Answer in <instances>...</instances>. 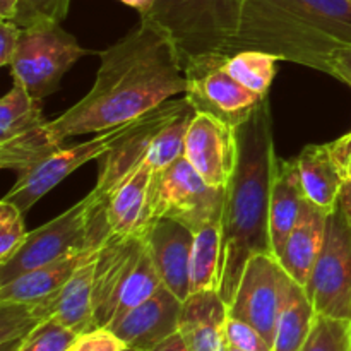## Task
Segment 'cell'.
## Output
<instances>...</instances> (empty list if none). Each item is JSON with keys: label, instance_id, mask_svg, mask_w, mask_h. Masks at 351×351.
I'll list each match as a JSON object with an SVG mask.
<instances>
[{"label": "cell", "instance_id": "1", "mask_svg": "<svg viewBox=\"0 0 351 351\" xmlns=\"http://www.w3.org/2000/svg\"><path fill=\"white\" fill-rule=\"evenodd\" d=\"M99 69L88 95L48 120L57 144L82 134H99L141 119L187 89L182 62L171 41L149 21L99 51Z\"/></svg>", "mask_w": 351, "mask_h": 351}, {"label": "cell", "instance_id": "2", "mask_svg": "<svg viewBox=\"0 0 351 351\" xmlns=\"http://www.w3.org/2000/svg\"><path fill=\"white\" fill-rule=\"evenodd\" d=\"M237 167L225 189L218 291L233 302L245 264L257 254H274L269 237L271 189L278 167L269 98L235 129Z\"/></svg>", "mask_w": 351, "mask_h": 351}, {"label": "cell", "instance_id": "3", "mask_svg": "<svg viewBox=\"0 0 351 351\" xmlns=\"http://www.w3.org/2000/svg\"><path fill=\"white\" fill-rule=\"evenodd\" d=\"M351 47V0H247L225 55L259 50L331 74V58Z\"/></svg>", "mask_w": 351, "mask_h": 351}, {"label": "cell", "instance_id": "4", "mask_svg": "<svg viewBox=\"0 0 351 351\" xmlns=\"http://www.w3.org/2000/svg\"><path fill=\"white\" fill-rule=\"evenodd\" d=\"M247 0H156L141 19L149 21L173 45L182 67L225 53L239 34Z\"/></svg>", "mask_w": 351, "mask_h": 351}, {"label": "cell", "instance_id": "5", "mask_svg": "<svg viewBox=\"0 0 351 351\" xmlns=\"http://www.w3.org/2000/svg\"><path fill=\"white\" fill-rule=\"evenodd\" d=\"M110 235L112 228L106 216V201L89 192L60 216L27 232L23 245L0 263V287L69 254L99 249Z\"/></svg>", "mask_w": 351, "mask_h": 351}, {"label": "cell", "instance_id": "6", "mask_svg": "<svg viewBox=\"0 0 351 351\" xmlns=\"http://www.w3.org/2000/svg\"><path fill=\"white\" fill-rule=\"evenodd\" d=\"M91 51L82 48L57 21H40L21 27V36L9 64L14 82L33 98L43 99L60 88V81L79 58Z\"/></svg>", "mask_w": 351, "mask_h": 351}, {"label": "cell", "instance_id": "7", "mask_svg": "<svg viewBox=\"0 0 351 351\" xmlns=\"http://www.w3.org/2000/svg\"><path fill=\"white\" fill-rule=\"evenodd\" d=\"M225 189L211 187L185 156L178 158L170 167L153 175L151 225L161 218H170L197 233L209 223L221 221Z\"/></svg>", "mask_w": 351, "mask_h": 351}, {"label": "cell", "instance_id": "8", "mask_svg": "<svg viewBox=\"0 0 351 351\" xmlns=\"http://www.w3.org/2000/svg\"><path fill=\"white\" fill-rule=\"evenodd\" d=\"M305 291L317 314L351 321V221L339 206L329 213L324 243Z\"/></svg>", "mask_w": 351, "mask_h": 351}, {"label": "cell", "instance_id": "9", "mask_svg": "<svg viewBox=\"0 0 351 351\" xmlns=\"http://www.w3.org/2000/svg\"><path fill=\"white\" fill-rule=\"evenodd\" d=\"M291 283L293 280L274 254H257L245 264L228 315L254 326L273 346Z\"/></svg>", "mask_w": 351, "mask_h": 351}, {"label": "cell", "instance_id": "10", "mask_svg": "<svg viewBox=\"0 0 351 351\" xmlns=\"http://www.w3.org/2000/svg\"><path fill=\"white\" fill-rule=\"evenodd\" d=\"M228 55L199 58L185 67V98L195 112H206L232 127L245 122L264 98L240 84L226 69Z\"/></svg>", "mask_w": 351, "mask_h": 351}, {"label": "cell", "instance_id": "11", "mask_svg": "<svg viewBox=\"0 0 351 351\" xmlns=\"http://www.w3.org/2000/svg\"><path fill=\"white\" fill-rule=\"evenodd\" d=\"M137 120L139 119L123 123V125L113 127V129L105 130V132L96 134L89 141L75 144V146L58 147L50 156L40 161L36 167L21 173L16 184L12 185V189L3 195V201L12 202L23 213L27 211L29 208H33L34 202L40 201L43 195H47L51 189L57 187L62 180H65L71 173H74L77 168H81L88 161L98 160L103 154L108 153L113 144L122 139L132 129Z\"/></svg>", "mask_w": 351, "mask_h": 351}, {"label": "cell", "instance_id": "12", "mask_svg": "<svg viewBox=\"0 0 351 351\" xmlns=\"http://www.w3.org/2000/svg\"><path fill=\"white\" fill-rule=\"evenodd\" d=\"M185 105H187L185 96L171 101L168 99L153 112L141 117L132 129L122 139L117 141L108 153L99 158L101 161H99L98 180L91 194L101 201H108V195L144 163L154 137L177 113L182 112Z\"/></svg>", "mask_w": 351, "mask_h": 351}, {"label": "cell", "instance_id": "13", "mask_svg": "<svg viewBox=\"0 0 351 351\" xmlns=\"http://www.w3.org/2000/svg\"><path fill=\"white\" fill-rule=\"evenodd\" d=\"M146 249L147 242L144 235L115 233H112L99 247L93 274L95 329H103L112 322L117 298Z\"/></svg>", "mask_w": 351, "mask_h": 351}, {"label": "cell", "instance_id": "14", "mask_svg": "<svg viewBox=\"0 0 351 351\" xmlns=\"http://www.w3.org/2000/svg\"><path fill=\"white\" fill-rule=\"evenodd\" d=\"M235 127L206 112H195L185 139V160L211 187L225 189L237 167Z\"/></svg>", "mask_w": 351, "mask_h": 351}, {"label": "cell", "instance_id": "15", "mask_svg": "<svg viewBox=\"0 0 351 351\" xmlns=\"http://www.w3.org/2000/svg\"><path fill=\"white\" fill-rule=\"evenodd\" d=\"M182 305L184 302L163 285L153 297L110 322L105 329L112 331L125 348L151 351L178 331Z\"/></svg>", "mask_w": 351, "mask_h": 351}, {"label": "cell", "instance_id": "16", "mask_svg": "<svg viewBox=\"0 0 351 351\" xmlns=\"http://www.w3.org/2000/svg\"><path fill=\"white\" fill-rule=\"evenodd\" d=\"M144 237L163 285L184 302L191 295L194 232L175 219L161 218L151 225Z\"/></svg>", "mask_w": 351, "mask_h": 351}, {"label": "cell", "instance_id": "17", "mask_svg": "<svg viewBox=\"0 0 351 351\" xmlns=\"http://www.w3.org/2000/svg\"><path fill=\"white\" fill-rule=\"evenodd\" d=\"M228 305L218 290H202L189 295L182 305L178 332L191 351H223Z\"/></svg>", "mask_w": 351, "mask_h": 351}, {"label": "cell", "instance_id": "18", "mask_svg": "<svg viewBox=\"0 0 351 351\" xmlns=\"http://www.w3.org/2000/svg\"><path fill=\"white\" fill-rule=\"evenodd\" d=\"M328 216L329 213L314 206L307 199L283 249L278 254V259L285 271L290 274L295 283L302 285L304 288L307 287L315 261L321 254Z\"/></svg>", "mask_w": 351, "mask_h": 351}, {"label": "cell", "instance_id": "19", "mask_svg": "<svg viewBox=\"0 0 351 351\" xmlns=\"http://www.w3.org/2000/svg\"><path fill=\"white\" fill-rule=\"evenodd\" d=\"M154 171L143 163L106 201V216L115 235H146L149 230V194Z\"/></svg>", "mask_w": 351, "mask_h": 351}, {"label": "cell", "instance_id": "20", "mask_svg": "<svg viewBox=\"0 0 351 351\" xmlns=\"http://www.w3.org/2000/svg\"><path fill=\"white\" fill-rule=\"evenodd\" d=\"M305 201L307 197L297 161L278 160L269 204V237L276 257L293 230Z\"/></svg>", "mask_w": 351, "mask_h": 351}, {"label": "cell", "instance_id": "21", "mask_svg": "<svg viewBox=\"0 0 351 351\" xmlns=\"http://www.w3.org/2000/svg\"><path fill=\"white\" fill-rule=\"evenodd\" d=\"M99 249L69 254L50 264L31 269L0 287V302H36L57 293L75 271L98 254Z\"/></svg>", "mask_w": 351, "mask_h": 351}, {"label": "cell", "instance_id": "22", "mask_svg": "<svg viewBox=\"0 0 351 351\" xmlns=\"http://www.w3.org/2000/svg\"><path fill=\"white\" fill-rule=\"evenodd\" d=\"M305 197L317 208L331 213L338 206L345 178L332 158L329 144H308L297 158Z\"/></svg>", "mask_w": 351, "mask_h": 351}, {"label": "cell", "instance_id": "23", "mask_svg": "<svg viewBox=\"0 0 351 351\" xmlns=\"http://www.w3.org/2000/svg\"><path fill=\"white\" fill-rule=\"evenodd\" d=\"M98 256V254H96ZM96 256L82 264L74 276L51 295L53 319L74 331L86 335L95 331V312H93V274H95Z\"/></svg>", "mask_w": 351, "mask_h": 351}, {"label": "cell", "instance_id": "24", "mask_svg": "<svg viewBox=\"0 0 351 351\" xmlns=\"http://www.w3.org/2000/svg\"><path fill=\"white\" fill-rule=\"evenodd\" d=\"M315 315L317 312L305 288L293 281L278 319L273 351H300L311 335Z\"/></svg>", "mask_w": 351, "mask_h": 351}, {"label": "cell", "instance_id": "25", "mask_svg": "<svg viewBox=\"0 0 351 351\" xmlns=\"http://www.w3.org/2000/svg\"><path fill=\"white\" fill-rule=\"evenodd\" d=\"M47 122L40 99L33 98L19 82H14L10 91L0 99V143L23 136Z\"/></svg>", "mask_w": 351, "mask_h": 351}, {"label": "cell", "instance_id": "26", "mask_svg": "<svg viewBox=\"0 0 351 351\" xmlns=\"http://www.w3.org/2000/svg\"><path fill=\"white\" fill-rule=\"evenodd\" d=\"M221 259V221H213L194 233L191 261V293L218 290Z\"/></svg>", "mask_w": 351, "mask_h": 351}, {"label": "cell", "instance_id": "27", "mask_svg": "<svg viewBox=\"0 0 351 351\" xmlns=\"http://www.w3.org/2000/svg\"><path fill=\"white\" fill-rule=\"evenodd\" d=\"M62 146L51 139L47 130V123H43L23 136L0 143V167L3 170H14L21 175L29 168L36 167L40 161H43Z\"/></svg>", "mask_w": 351, "mask_h": 351}, {"label": "cell", "instance_id": "28", "mask_svg": "<svg viewBox=\"0 0 351 351\" xmlns=\"http://www.w3.org/2000/svg\"><path fill=\"white\" fill-rule=\"evenodd\" d=\"M194 115L195 108L187 99V105L182 108V112L177 113L154 137L149 153L144 160V163L149 165L154 173L170 167L178 158L185 156V139Z\"/></svg>", "mask_w": 351, "mask_h": 351}, {"label": "cell", "instance_id": "29", "mask_svg": "<svg viewBox=\"0 0 351 351\" xmlns=\"http://www.w3.org/2000/svg\"><path fill=\"white\" fill-rule=\"evenodd\" d=\"M278 62L281 60L273 53L259 50H243L228 55L226 69L240 84L256 93L261 98H267V93H269L278 71Z\"/></svg>", "mask_w": 351, "mask_h": 351}, {"label": "cell", "instance_id": "30", "mask_svg": "<svg viewBox=\"0 0 351 351\" xmlns=\"http://www.w3.org/2000/svg\"><path fill=\"white\" fill-rule=\"evenodd\" d=\"M45 319L40 302H0V351H17Z\"/></svg>", "mask_w": 351, "mask_h": 351}, {"label": "cell", "instance_id": "31", "mask_svg": "<svg viewBox=\"0 0 351 351\" xmlns=\"http://www.w3.org/2000/svg\"><path fill=\"white\" fill-rule=\"evenodd\" d=\"M161 287H163V281H161L160 273H158L156 266H154L149 249H146V252L143 254L141 261L137 263L136 269L132 271L127 283L123 285L119 298H117L112 322L119 319L120 315L125 314V312H129L130 308L137 307L139 304L146 302L147 298L153 297Z\"/></svg>", "mask_w": 351, "mask_h": 351}, {"label": "cell", "instance_id": "32", "mask_svg": "<svg viewBox=\"0 0 351 351\" xmlns=\"http://www.w3.org/2000/svg\"><path fill=\"white\" fill-rule=\"evenodd\" d=\"M300 351H351V321L317 314Z\"/></svg>", "mask_w": 351, "mask_h": 351}, {"label": "cell", "instance_id": "33", "mask_svg": "<svg viewBox=\"0 0 351 351\" xmlns=\"http://www.w3.org/2000/svg\"><path fill=\"white\" fill-rule=\"evenodd\" d=\"M79 335L57 319H48L26 336L17 351H71Z\"/></svg>", "mask_w": 351, "mask_h": 351}, {"label": "cell", "instance_id": "34", "mask_svg": "<svg viewBox=\"0 0 351 351\" xmlns=\"http://www.w3.org/2000/svg\"><path fill=\"white\" fill-rule=\"evenodd\" d=\"M23 211L12 202L0 201V263L9 259L26 240Z\"/></svg>", "mask_w": 351, "mask_h": 351}, {"label": "cell", "instance_id": "35", "mask_svg": "<svg viewBox=\"0 0 351 351\" xmlns=\"http://www.w3.org/2000/svg\"><path fill=\"white\" fill-rule=\"evenodd\" d=\"M71 0H21L17 12L12 21H16L21 27L40 21H62L67 17Z\"/></svg>", "mask_w": 351, "mask_h": 351}, {"label": "cell", "instance_id": "36", "mask_svg": "<svg viewBox=\"0 0 351 351\" xmlns=\"http://www.w3.org/2000/svg\"><path fill=\"white\" fill-rule=\"evenodd\" d=\"M225 341L233 348L245 351H273L266 338L254 326L228 315L225 324Z\"/></svg>", "mask_w": 351, "mask_h": 351}, {"label": "cell", "instance_id": "37", "mask_svg": "<svg viewBox=\"0 0 351 351\" xmlns=\"http://www.w3.org/2000/svg\"><path fill=\"white\" fill-rule=\"evenodd\" d=\"M123 343L108 329H95L79 336L74 351H122Z\"/></svg>", "mask_w": 351, "mask_h": 351}, {"label": "cell", "instance_id": "38", "mask_svg": "<svg viewBox=\"0 0 351 351\" xmlns=\"http://www.w3.org/2000/svg\"><path fill=\"white\" fill-rule=\"evenodd\" d=\"M21 36V26L12 19H0V65L7 67L12 62Z\"/></svg>", "mask_w": 351, "mask_h": 351}, {"label": "cell", "instance_id": "39", "mask_svg": "<svg viewBox=\"0 0 351 351\" xmlns=\"http://www.w3.org/2000/svg\"><path fill=\"white\" fill-rule=\"evenodd\" d=\"M329 149H331L332 158H335L343 178H345V180H350L351 178V132L345 134V136L332 141V143H329Z\"/></svg>", "mask_w": 351, "mask_h": 351}, {"label": "cell", "instance_id": "40", "mask_svg": "<svg viewBox=\"0 0 351 351\" xmlns=\"http://www.w3.org/2000/svg\"><path fill=\"white\" fill-rule=\"evenodd\" d=\"M351 88V47L341 48L331 58V74Z\"/></svg>", "mask_w": 351, "mask_h": 351}, {"label": "cell", "instance_id": "41", "mask_svg": "<svg viewBox=\"0 0 351 351\" xmlns=\"http://www.w3.org/2000/svg\"><path fill=\"white\" fill-rule=\"evenodd\" d=\"M151 351H191V348H189L187 343H185L184 336L177 331L175 335H171L170 338H167L165 341H161L160 345L154 346Z\"/></svg>", "mask_w": 351, "mask_h": 351}, {"label": "cell", "instance_id": "42", "mask_svg": "<svg viewBox=\"0 0 351 351\" xmlns=\"http://www.w3.org/2000/svg\"><path fill=\"white\" fill-rule=\"evenodd\" d=\"M338 206L343 213L346 215V218L351 221V178L350 180H345L343 184L341 192H339L338 197Z\"/></svg>", "mask_w": 351, "mask_h": 351}, {"label": "cell", "instance_id": "43", "mask_svg": "<svg viewBox=\"0 0 351 351\" xmlns=\"http://www.w3.org/2000/svg\"><path fill=\"white\" fill-rule=\"evenodd\" d=\"M21 0H0V19H14Z\"/></svg>", "mask_w": 351, "mask_h": 351}, {"label": "cell", "instance_id": "44", "mask_svg": "<svg viewBox=\"0 0 351 351\" xmlns=\"http://www.w3.org/2000/svg\"><path fill=\"white\" fill-rule=\"evenodd\" d=\"M122 3H125V5L132 7V9L139 10V14L143 16V14H146L147 10L153 7V3L156 2V0H120Z\"/></svg>", "mask_w": 351, "mask_h": 351}, {"label": "cell", "instance_id": "45", "mask_svg": "<svg viewBox=\"0 0 351 351\" xmlns=\"http://www.w3.org/2000/svg\"><path fill=\"white\" fill-rule=\"evenodd\" d=\"M223 351H245V350H239V348H233V346L226 345V346H225V350H223Z\"/></svg>", "mask_w": 351, "mask_h": 351}, {"label": "cell", "instance_id": "46", "mask_svg": "<svg viewBox=\"0 0 351 351\" xmlns=\"http://www.w3.org/2000/svg\"><path fill=\"white\" fill-rule=\"evenodd\" d=\"M122 351H141V350H132V348H123Z\"/></svg>", "mask_w": 351, "mask_h": 351}, {"label": "cell", "instance_id": "47", "mask_svg": "<svg viewBox=\"0 0 351 351\" xmlns=\"http://www.w3.org/2000/svg\"><path fill=\"white\" fill-rule=\"evenodd\" d=\"M71 351H74V348H72V350H71Z\"/></svg>", "mask_w": 351, "mask_h": 351}]
</instances>
